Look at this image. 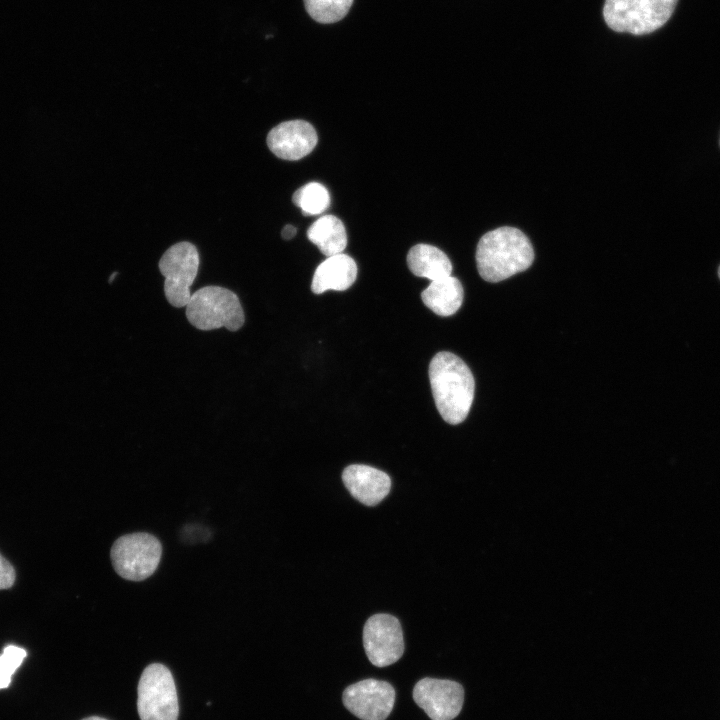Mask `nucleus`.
Segmentation results:
<instances>
[{
	"label": "nucleus",
	"instance_id": "f257e3e1",
	"mask_svg": "<svg viewBox=\"0 0 720 720\" xmlns=\"http://www.w3.org/2000/svg\"><path fill=\"white\" fill-rule=\"evenodd\" d=\"M429 379L435 405L449 424L463 422L474 398V378L468 366L453 353H437L429 365Z\"/></svg>",
	"mask_w": 720,
	"mask_h": 720
},
{
	"label": "nucleus",
	"instance_id": "f03ea898",
	"mask_svg": "<svg viewBox=\"0 0 720 720\" xmlns=\"http://www.w3.org/2000/svg\"><path fill=\"white\" fill-rule=\"evenodd\" d=\"M533 260L534 251L527 236L509 226L484 234L476 249L478 272L488 282H499L522 272Z\"/></svg>",
	"mask_w": 720,
	"mask_h": 720
},
{
	"label": "nucleus",
	"instance_id": "7ed1b4c3",
	"mask_svg": "<svg viewBox=\"0 0 720 720\" xmlns=\"http://www.w3.org/2000/svg\"><path fill=\"white\" fill-rule=\"evenodd\" d=\"M186 307V317L199 330L210 331L225 327L239 330L245 315L238 296L220 286H206L191 294Z\"/></svg>",
	"mask_w": 720,
	"mask_h": 720
},
{
	"label": "nucleus",
	"instance_id": "20e7f679",
	"mask_svg": "<svg viewBox=\"0 0 720 720\" xmlns=\"http://www.w3.org/2000/svg\"><path fill=\"white\" fill-rule=\"evenodd\" d=\"M678 0H605L603 17L619 33L645 35L661 28L671 17Z\"/></svg>",
	"mask_w": 720,
	"mask_h": 720
},
{
	"label": "nucleus",
	"instance_id": "39448f33",
	"mask_svg": "<svg viewBox=\"0 0 720 720\" xmlns=\"http://www.w3.org/2000/svg\"><path fill=\"white\" fill-rule=\"evenodd\" d=\"M137 709L141 720H177L176 686L170 670L163 664H150L142 672Z\"/></svg>",
	"mask_w": 720,
	"mask_h": 720
},
{
	"label": "nucleus",
	"instance_id": "423d86ee",
	"mask_svg": "<svg viewBox=\"0 0 720 720\" xmlns=\"http://www.w3.org/2000/svg\"><path fill=\"white\" fill-rule=\"evenodd\" d=\"M162 555L160 541L144 532L118 538L111 548V561L117 574L130 581H142L157 569Z\"/></svg>",
	"mask_w": 720,
	"mask_h": 720
},
{
	"label": "nucleus",
	"instance_id": "0eeeda50",
	"mask_svg": "<svg viewBox=\"0 0 720 720\" xmlns=\"http://www.w3.org/2000/svg\"><path fill=\"white\" fill-rule=\"evenodd\" d=\"M200 256L190 242L182 241L169 247L159 261L164 276V293L173 307L181 308L190 300L192 286L199 270Z\"/></svg>",
	"mask_w": 720,
	"mask_h": 720
},
{
	"label": "nucleus",
	"instance_id": "6e6552de",
	"mask_svg": "<svg viewBox=\"0 0 720 720\" xmlns=\"http://www.w3.org/2000/svg\"><path fill=\"white\" fill-rule=\"evenodd\" d=\"M363 645L369 661L377 667L398 661L404 652L399 620L389 614L371 616L363 628Z\"/></svg>",
	"mask_w": 720,
	"mask_h": 720
},
{
	"label": "nucleus",
	"instance_id": "1a4fd4ad",
	"mask_svg": "<svg viewBox=\"0 0 720 720\" xmlns=\"http://www.w3.org/2000/svg\"><path fill=\"white\" fill-rule=\"evenodd\" d=\"M344 706L361 720H385L395 701V690L386 681L365 679L343 692Z\"/></svg>",
	"mask_w": 720,
	"mask_h": 720
},
{
	"label": "nucleus",
	"instance_id": "9d476101",
	"mask_svg": "<svg viewBox=\"0 0 720 720\" xmlns=\"http://www.w3.org/2000/svg\"><path fill=\"white\" fill-rule=\"evenodd\" d=\"M416 704L432 720H452L460 713L464 689L452 680L423 678L413 689Z\"/></svg>",
	"mask_w": 720,
	"mask_h": 720
},
{
	"label": "nucleus",
	"instance_id": "9b49d317",
	"mask_svg": "<svg viewBox=\"0 0 720 720\" xmlns=\"http://www.w3.org/2000/svg\"><path fill=\"white\" fill-rule=\"evenodd\" d=\"M318 136L314 127L304 120L285 121L267 135L270 151L284 160H299L315 148Z\"/></svg>",
	"mask_w": 720,
	"mask_h": 720
},
{
	"label": "nucleus",
	"instance_id": "f8f14e48",
	"mask_svg": "<svg viewBox=\"0 0 720 720\" xmlns=\"http://www.w3.org/2000/svg\"><path fill=\"white\" fill-rule=\"evenodd\" d=\"M342 480L350 494L366 506H375L389 493L391 479L388 474L363 464L347 466Z\"/></svg>",
	"mask_w": 720,
	"mask_h": 720
},
{
	"label": "nucleus",
	"instance_id": "ddd939ff",
	"mask_svg": "<svg viewBox=\"0 0 720 720\" xmlns=\"http://www.w3.org/2000/svg\"><path fill=\"white\" fill-rule=\"evenodd\" d=\"M357 265L353 258L347 254H336L327 257L316 268L311 290L315 294H322L328 290L344 291L355 282Z\"/></svg>",
	"mask_w": 720,
	"mask_h": 720
},
{
	"label": "nucleus",
	"instance_id": "4468645a",
	"mask_svg": "<svg viewBox=\"0 0 720 720\" xmlns=\"http://www.w3.org/2000/svg\"><path fill=\"white\" fill-rule=\"evenodd\" d=\"M464 291L460 281L450 276L431 281L422 292L425 306L439 316H451L461 307Z\"/></svg>",
	"mask_w": 720,
	"mask_h": 720
},
{
	"label": "nucleus",
	"instance_id": "2eb2a0df",
	"mask_svg": "<svg viewBox=\"0 0 720 720\" xmlns=\"http://www.w3.org/2000/svg\"><path fill=\"white\" fill-rule=\"evenodd\" d=\"M410 271L430 281L451 275L452 264L448 256L439 248L428 244H417L407 254Z\"/></svg>",
	"mask_w": 720,
	"mask_h": 720
},
{
	"label": "nucleus",
	"instance_id": "dca6fc26",
	"mask_svg": "<svg viewBox=\"0 0 720 720\" xmlns=\"http://www.w3.org/2000/svg\"><path fill=\"white\" fill-rule=\"evenodd\" d=\"M307 237L327 257L342 253L347 245L344 224L333 215L322 216L312 223Z\"/></svg>",
	"mask_w": 720,
	"mask_h": 720
},
{
	"label": "nucleus",
	"instance_id": "f3484780",
	"mask_svg": "<svg viewBox=\"0 0 720 720\" xmlns=\"http://www.w3.org/2000/svg\"><path fill=\"white\" fill-rule=\"evenodd\" d=\"M292 200L306 216L319 215L330 205L327 188L318 182H310L297 189Z\"/></svg>",
	"mask_w": 720,
	"mask_h": 720
},
{
	"label": "nucleus",
	"instance_id": "a211bd4d",
	"mask_svg": "<svg viewBox=\"0 0 720 720\" xmlns=\"http://www.w3.org/2000/svg\"><path fill=\"white\" fill-rule=\"evenodd\" d=\"M353 0H304L307 13L316 22L335 23L349 12Z\"/></svg>",
	"mask_w": 720,
	"mask_h": 720
},
{
	"label": "nucleus",
	"instance_id": "6ab92c4d",
	"mask_svg": "<svg viewBox=\"0 0 720 720\" xmlns=\"http://www.w3.org/2000/svg\"><path fill=\"white\" fill-rule=\"evenodd\" d=\"M26 656V651L17 646H7L0 656V689L6 688L11 682V677L21 665Z\"/></svg>",
	"mask_w": 720,
	"mask_h": 720
},
{
	"label": "nucleus",
	"instance_id": "aec40b11",
	"mask_svg": "<svg viewBox=\"0 0 720 720\" xmlns=\"http://www.w3.org/2000/svg\"><path fill=\"white\" fill-rule=\"evenodd\" d=\"M14 580V568L4 557L0 555V590L11 587Z\"/></svg>",
	"mask_w": 720,
	"mask_h": 720
},
{
	"label": "nucleus",
	"instance_id": "412c9836",
	"mask_svg": "<svg viewBox=\"0 0 720 720\" xmlns=\"http://www.w3.org/2000/svg\"><path fill=\"white\" fill-rule=\"evenodd\" d=\"M296 232H297V229L294 226L287 224L282 229L281 235L284 239L289 240L296 235Z\"/></svg>",
	"mask_w": 720,
	"mask_h": 720
},
{
	"label": "nucleus",
	"instance_id": "4be33fe9",
	"mask_svg": "<svg viewBox=\"0 0 720 720\" xmlns=\"http://www.w3.org/2000/svg\"><path fill=\"white\" fill-rule=\"evenodd\" d=\"M82 720H107V719L98 717V716H91V717L84 718Z\"/></svg>",
	"mask_w": 720,
	"mask_h": 720
},
{
	"label": "nucleus",
	"instance_id": "5701e85b",
	"mask_svg": "<svg viewBox=\"0 0 720 720\" xmlns=\"http://www.w3.org/2000/svg\"><path fill=\"white\" fill-rule=\"evenodd\" d=\"M117 275V272H113L111 276L109 277V283H111L114 280V277Z\"/></svg>",
	"mask_w": 720,
	"mask_h": 720
},
{
	"label": "nucleus",
	"instance_id": "b1692460",
	"mask_svg": "<svg viewBox=\"0 0 720 720\" xmlns=\"http://www.w3.org/2000/svg\"><path fill=\"white\" fill-rule=\"evenodd\" d=\"M718 276H719V278H720V266H719V268H718Z\"/></svg>",
	"mask_w": 720,
	"mask_h": 720
}]
</instances>
